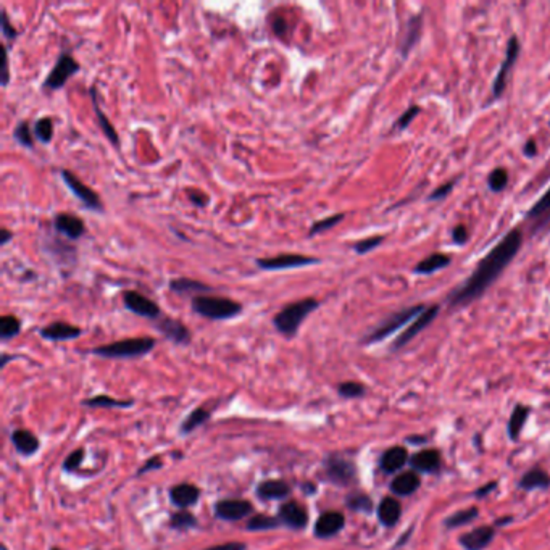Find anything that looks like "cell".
Masks as SVG:
<instances>
[{"label": "cell", "instance_id": "d6a6232c", "mask_svg": "<svg viewBox=\"0 0 550 550\" xmlns=\"http://www.w3.org/2000/svg\"><path fill=\"white\" fill-rule=\"evenodd\" d=\"M132 404H135L132 400L111 399L110 396H106V394H99V396H95V397L83 400V405H86V407H94V408H110V407L130 408Z\"/></svg>", "mask_w": 550, "mask_h": 550}, {"label": "cell", "instance_id": "91938a15", "mask_svg": "<svg viewBox=\"0 0 550 550\" xmlns=\"http://www.w3.org/2000/svg\"><path fill=\"white\" fill-rule=\"evenodd\" d=\"M0 236H2L0 238V245H7L13 239V233L7 228H2L0 229Z\"/></svg>", "mask_w": 550, "mask_h": 550}, {"label": "cell", "instance_id": "ba28073f", "mask_svg": "<svg viewBox=\"0 0 550 550\" xmlns=\"http://www.w3.org/2000/svg\"><path fill=\"white\" fill-rule=\"evenodd\" d=\"M319 259L308 257V255L302 254H281L276 257H266V259H257L259 268L265 271H277V270H292V268H303V266L318 265Z\"/></svg>", "mask_w": 550, "mask_h": 550}, {"label": "cell", "instance_id": "1f68e13d", "mask_svg": "<svg viewBox=\"0 0 550 550\" xmlns=\"http://www.w3.org/2000/svg\"><path fill=\"white\" fill-rule=\"evenodd\" d=\"M451 255H446V254H432L429 257H426L423 261H420L418 265L415 266V273H420V275H431L434 273L437 270H442L446 268V266L451 265Z\"/></svg>", "mask_w": 550, "mask_h": 550}, {"label": "cell", "instance_id": "ffe728a7", "mask_svg": "<svg viewBox=\"0 0 550 550\" xmlns=\"http://www.w3.org/2000/svg\"><path fill=\"white\" fill-rule=\"evenodd\" d=\"M199 497H200V489L194 484L183 483V484H176L170 489V499H172L173 504L181 510L195 505L197 502H199Z\"/></svg>", "mask_w": 550, "mask_h": 550}, {"label": "cell", "instance_id": "8fae6325", "mask_svg": "<svg viewBox=\"0 0 550 550\" xmlns=\"http://www.w3.org/2000/svg\"><path fill=\"white\" fill-rule=\"evenodd\" d=\"M123 303L130 312L139 315V317L153 319V322L162 317V310H160L158 303L141 292L125 291L123 292Z\"/></svg>", "mask_w": 550, "mask_h": 550}, {"label": "cell", "instance_id": "2e32d148", "mask_svg": "<svg viewBox=\"0 0 550 550\" xmlns=\"http://www.w3.org/2000/svg\"><path fill=\"white\" fill-rule=\"evenodd\" d=\"M526 220H530L532 223V228H531L532 234L550 228V188L546 194H544L541 199H539L536 204L528 210Z\"/></svg>", "mask_w": 550, "mask_h": 550}, {"label": "cell", "instance_id": "4fadbf2b", "mask_svg": "<svg viewBox=\"0 0 550 550\" xmlns=\"http://www.w3.org/2000/svg\"><path fill=\"white\" fill-rule=\"evenodd\" d=\"M153 324L155 328L165 336V338L173 341L174 344L188 345L191 343L192 334L189 328L181 322H178V319H174L172 317H160L158 319H155Z\"/></svg>", "mask_w": 550, "mask_h": 550}, {"label": "cell", "instance_id": "6da1fadb", "mask_svg": "<svg viewBox=\"0 0 550 550\" xmlns=\"http://www.w3.org/2000/svg\"><path fill=\"white\" fill-rule=\"evenodd\" d=\"M523 244V234L520 229L509 231L504 239L479 261L474 273L463 282V286L448 294V305L463 307L478 301L483 294L494 284V281L502 275L511 260L520 252Z\"/></svg>", "mask_w": 550, "mask_h": 550}, {"label": "cell", "instance_id": "7bdbcfd3", "mask_svg": "<svg viewBox=\"0 0 550 550\" xmlns=\"http://www.w3.org/2000/svg\"><path fill=\"white\" fill-rule=\"evenodd\" d=\"M34 135L42 144H49L53 137V121L49 116L37 120L34 125Z\"/></svg>", "mask_w": 550, "mask_h": 550}, {"label": "cell", "instance_id": "11a10c76", "mask_svg": "<svg viewBox=\"0 0 550 550\" xmlns=\"http://www.w3.org/2000/svg\"><path fill=\"white\" fill-rule=\"evenodd\" d=\"M188 199L191 200L192 205H195V207H199V208L208 205V202H210V199H208L207 194H204V192L192 191V189L188 191Z\"/></svg>", "mask_w": 550, "mask_h": 550}, {"label": "cell", "instance_id": "44dd1931", "mask_svg": "<svg viewBox=\"0 0 550 550\" xmlns=\"http://www.w3.org/2000/svg\"><path fill=\"white\" fill-rule=\"evenodd\" d=\"M495 531L493 526H479L476 530L465 532L460 537V544L467 550H483L493 542Z\"/></svg>", "mask_w": 550, "mask_h": 550}, {"label": "cell", "instance_id": "8992f818", "mask_svg": "<svg viewBox=\"0 0 550 550\" xmlns=\"http://www.w3.org/2000/svg\"><path fill=\"white\" fill-rule=\"evenodd\" d=\"M60 174H62L63 183L68 186V189L73 192L74 197H76L78 200H81V204L86 207L88 210L99 212V213L104 212L102 200H100L99 194L92 188H89V186L84 184L83 181L79 179L73 172H69V170H62Z\"/></svg>", "mask_w": 550, "mask_h": 550}, {"label": "cell", "instance_id": "ac0fdd59", "mask_svg": "<svg viewBox=\"0 0 550 550\" xmlns=\"http://www.w3.org/2000/svg\"><path fill=\"white\" fill-rule=\"evenodd\" d=\"M344 525L345 518L341 511H326L315 523V534H317V537L322 539L333 537L343 530Z\"/></svg>", "mask_w": 550, "mask_h": 550}, {"label": "cell", "instance_id": "6f0895ef", "mask_svg": "<svg viewBox=\"0 0 550 550\" xmlns=\"http://www.w3.org/2000/svg\"><path fill=\"white\" fill-rule=\"evenodd\" d=\"M205 550H247V544H244V542H226V544H220V546L208 547Z\"/></svg>", "mask_w": 550, "mask_h": 550}, {"label": "cell", "instance_id": "836d02e7", "mask_svg": "<svg viewBox=\"0 0 550 550\" xmlns=\"http://www.w3.org/2000/svg\"><path fill=\"white\" fill-rule=\"evenodd\" d=\"M528 416H530V408H528L526 405H516L509 421V436L514 441L520 437V432L526 423Z\"/></svg>", "mask_w": 550, "mask_h": 550}, {"label": "cell", "instance_id": "e7e4bbea", "mask_svg": "<svg viewBox=\"0 0 550 550\" xmlns=\"http://www.w3.org/2000/svg\"><path fill=\"white\" fill-rule=\"evenodd\" d=\"M50 550H60V549H58V547H52Z\"/></svg>", "mask_w": 550, "mask_h": 550}, {"label": "cell", "instance_id": "7dc6e473", "mask_svg": "<svg viewBox=\"0 0 550 550\" xmlns=\"http://www.w3.org/2000/svg\"><path fill=\"white\" fill-rule=\"evenodd\" d=\"M83 462H84V448H76V451H73L65 458L63 469H65V472H74V469H78L79 467H81Z\"/></svg>", "mask_w": 550, "mask_h": 550}, {"label": "cell", "instance_id": "ab89813d", "mask_svg": "<svg viewBox=\"0 0 550 550\" xmlns=\"http://www.w3.org/2000/svg\"><path fill=\"white\" fill-rule=\"evenodd\" d=\"M478 509L476 507H469V509H465L457 511V514H453L452 516H448L446 520V526L451 528H458V526H463V525H468V523H472L474 518H478Z\"/></svg>", "mask_w": 550, "mask_h": 550}, {"label": "cell", "instance_id": "d4e9b609", "mask_svg": "<svg viewBox=\"0 0 550 550\" xmlns=\"http://www.w3.org/2000/svg\"><path fill=\"white\" fill-rule=\"evenodd\" d=\"M12 442L17 452L25 457H31L39 451V439L28 429H17L12 434Z\"/></svg>", "mask_w": 550, "mask_h": 550}, {"label": "cell", "instance_id": "277c9868", "mask_svg": "<svg viewBox=\"0 0 550 550\" xmlns=\"http://www.w3.org/2000/svg\"><path fill=\"white\" fill-rule=\"evenodd\" d=\"M153 347V338H131L99 345L90 352L97 357H104V359H139V357H144L149 352H152Z\"/></svg>", "mask_w": 550, "mask_h": 550}, {"label": "cell", "instance_id": "74e56055", "mask_svg": "<svg viewBox=\"0 0 550 550\" xmlns=\"http://www.w3.org/2000/svg\"><path fill=\"white\" fill-rule=\"evenodd\" d=\"M280 525H282L280 518L268 516V515H255L254 518H250L247 521V530L249 531H268L275 530Z\"/></svg>", "mask_w": 550, "mask_h": 550}, {"label": "cell", "instance_id": "c3c4849f", "mask_svg": "<svg viewBox=\"0 0 550 550\" xmlns=\"http://www.w3.org/2000/svg\"><path fill=\"white\" fill-rule=\"evenodd\" d=\"M418 114H420V106L418 105H412V106H410V109L405 110L404 114L399 116V120L396 123L397 130H407V128L410 126V123H412L416 118V116H418Z\"/></svg>", "mask_w": 550, "mask_h": 550}, {"label": "cell", "instance_id": "4316f807", "mask_svg": "<svg viewBox=\"0 0 550 550\" xmlns=\"http://www.w3.org/2000/svg\"><path fill=\"white\" fill-rule=\"evenodd\" d=\"M420 484H421V479L418 476V473L405 472L394 478V481L391 483V490L396 495H410L420 488Z\"/></svg>", "mask_w": 550, "mask_h": 550}, {"label": "cell", "instance_id": "4dcf8cb0", "mask_svg": "<svg viewBox=\"0 0 550 550\" xmlns=\"http://www.w3.org/2000/svg\"><path fill=\"white\" fill-rule=\"evenodd\" d=\"M518 486L525 490L547 489L550 488V476L542 468H531L530 472L520 479V484Z\"/></svg>", "mask_w": 550, "mask_h": 550}, {"label": "cell", "instance_id": "cb8c5ba5", "mask_svg": "<svg viewBox=\"0 0 550 550\" xmlns=\"http://www.w3.org/2000/svg\"><path fill=\"white\" fill-rule=\"evenodd\" d=\"M291 494V488L286 481L281 479H268L259 484L257 495L263 500H280L284 499Z\"/></svg>", "mask_w": 550, "mask_h": 550}, {"label": "cell", "instance_id": "7c38bea8", "mask_svg": "<svg viewBox=\"0 0 550 550\" xmlns=\"http://www.w3.org/2000/svg\"><path fill=\"white\" fill-rule=\"evenodd\" d=\"M439 308H441L439 305L426 307V308H425V312L421 313V315H418V317H416V318L413 319V322L408 324L407 329H405L404 333L399 336V338L396 339V343L392 344V349H394V350L402 349L404 345H407V344L410 343V341H412L413 338H416V336H418V334L421 333V331L428 328L429 324L436 319L437 313H439Z\"/></svg>", "mask_w": 550, "mask_h": 550}, {"label": "cell", "instance_id": "681fc988", "mask_svg": "<svg viewBox=\"0 0 550 550\" xmlns=\"http://www.w3.org/2000/svg\"><path fill=\"white\" fill-rule=\"evenodd\" d=\"M0 18H2V34L7 41L13 42L18 37V31L15 29V26H12L8 20V15L5 12V8H0Z\"/></svg>", "mask_w": 550, "mask_h": 550}, {"label": "cell", "instance_id": "8d00e7d4", "mask_svg": "<svg viewBox=\"0 0 550 550\" xmlns=\"http://www.w3.org/2000/svg\"><path fill=\"white\" fill-rule=\"evenodd\" d=\"M21 331V322L20 318L15 317V315H4L0 318V338L2 341H8L18 336Z\"/></svg>", "mask_w": 550, "mask_h": 550}, {"label": "cell", "instance_id": "3957f363", "mask_svg": "<svg viewBox=\"0 0 550 550\" xmlns=\"http://www.w3.org/2000/svg\"><path fill=\"white\" fill-rule=\"evenodd\" d=\"M192 312L200 317L213 319V322H223V319L236 318L242 313V305L233 298L220 296H199L194 297L191 302Z\"/></svg>", "mask_w": 550, "mask_h": 550}, {"label": "cell", "instance_id": "f546056e", "mask_svg": "<svg viewBox=\"0 0 550 550\" xmlns=\"http://www.w3.org/2000/svg\"><path fill=\"white\" fill-rule=\"evenodd\" d=\"M89 92H90V99H92L94 111H95V115H97V121H99L100 128H102V132L105 135V137L109 139L111 144H114V147L120 149V136H118V132H116L114 125H111V123L109 121V118H106L104 111L100 110L99 102H97V94H95V88H90Z\"/></svg>", "mask_w": 550, "mask_h": 550}, {"label": "cell", "instance_id": "d6986e66", "mask_svg": "<svg viewBox=\"0 0 550 550\" xmlns=\"http://www.w3.org/2000/svg\"><path fill=\"white\" fill-rule=\"evenodd\" d=\"M39 334L47 341H71L83 334V329L67 322H53L39 329Z\"/></svg>", "mask_w": 550, "mask_h": 550}, {"label": "cell", "instance_id": "816d5d0a", "mask_svg": "<svg viewBox=\"0 0 550 550\" xmlns=\"http://www.w3.org/2000/svg\"><path fill=\"white\" fill-rule=\"evenodd\" d=\"M468 239H469V233L467 226H465V224H457L452 231V241L458 245H463L468 242Z\"/></svg>", "mask_w": 550, "mask_h": 550}, {"label": "cell", "instance_id": "94428289", "mask_svg": "<svg viewBox=\"0 0 550 550\" xmlns=\"http://www.w3.org/2000/svg\"><path fill=\"white\" fill-rule=\"evenodd\" d=\"M495 486H497V483H494V481H493V483H489L488 486H484V488H481L479 490H476V497L481 499V497H484V495H488V494L490 493V490H494V489H495Z\"/></svg>", "mask_w": 550, "mask_h": 550}, {"label": "cell", "instance_id": "30bf717a", "mask_svg": "<svg viewBox=\"0 0 550 550\" xmlns=\"http://www.w3.org/2000/svg\"><path fill=\"white\" fill-rule=\"evenodd\" d=\"M520 41H518L516 36H511L509 42H507V50H505V58L502 62V65L499 68L497 74H495L494 84H493V95L494 97H500L504 94V90L507 88V83H509L510 71L514 68L518 55H520Z\"/></svg>", "mask_w": 550, "mask_h": 550}, {"label": "cell", "instance_id": "f5cc1de1", "mask_svg": "<svg viewBox=\"0 0 550 550\" xmlns=\"http://www.w3.org/2000/svg\"><path fill=\"white\" fill-rule=\"evenodd\" d=\"M2 49V55H4V62H2V74H0V84H2L4 88L8 86L10 83V68H8V50L7 47L2 46L0 47Z\"/></svg>", "mask_w": 550, "mask_h": 550}, {"label": "cell", "instance_id": "484cf974", "mask_svg": "<svg viewBox=\"0 0 550 550\" xmlns=\"http://www.w3.org/2000/svg\"><path fill=\"white\" fill-rule=\"evenodd\" d=\"M407 458H408L407 448L400 446L391 447L387 448V451L384 452V455L381 457V468L386 473H396L404 467L405 463H407Z\"/></svg>", "mask_w": 550, "mask_h": 550}, {"label": "cell", "instance_id": "7402d4cb", "mask_svg": "<svg viewBox=\"0 0 550 550\" xmlns=\"http://www.w3.org/2000/svg\"><path fill=\"white\" fill-rule=\"evenodd\" d=\"M168 284H170V289H172L174 294H179V296L199 297L213 291L212 286L205 284V282L191 280V277H176V280L170 281Z\"/></svg>", "mask_w": 550, "mask_h": 550}, {"label": "cell", "instance_id": "5b68a950", "mask_svg": "<svg viewBox=\"0 0 550 550\" xmlns=\"http://www.w3.org/2000/svg\"><path fill=\"white\" fill-rule=\"evenodd\" d=\"M425 308L426 307L423 305V303H420V305L407 307V308L400 310V312L389 315V317L386 319H383V322L379 323L370 334H366L365 338H363V344H375V343H379V341L389 338V336L396 333V331L405 326L407 323L413 322L418 315L425 312Z\"/></svg>", "mask_w": 550, "mask_h": 550}, {"label": "cell", "instance_id": "60d3db41", "mask_svg": "<svg viewBox=\"0 0 550 550\" xmlns=\"http://www.w3.org/2000/svg\"><path fill=\"white\" fill-rule=\"evenodd\" d=\"M13 137L20 146L33 149L34 147V137H33V130H31L29 121H21L18 123V126L15 128Z\"/></svg>", "mask_w": 550, "mask_h": 550}, {"label": "cell", "instance_id": "b9f144b4", "mask_svg": "<svg viewBox=\"0 0 550 550\" xmlns=\"http://www.w3.org/2000/svg\"><path fill=\"white\" fill-rule=\"evenodd\" d=\"M488 186L493 192H502L509 186V172L505 168H495L488 178Z\"/></svg>", "mask_w": 550, "mask_h": 550}, {"label": "cell", "instance_id": "83f0119b", "mask_svg": "<svg viewBox=\"0 0 550 550\" xmlns=\"http://www.w3.org/2000/svg\"><path fill=\"white\" fill-rule=\"evenodd\" d=\"M421 29H423V15H415V17L408 20L407 33H405L404 42L402 46H400V52H402L404 57H407L408 52L418 44Z\"/></svg>", "mask_w": 550, "mask_h": 550}, {"label": "cell", "instance_id": "9c48e42d", "mask_svg": "<svg viewBox=\"0 0 550 550\" xmlns=\"http://www.w3.org/2000/svg\"><path fill=\"white\" fill-rule=\"evenodd\" d=\"M324 478L338 486H349L355 479V467L339 453H333L324 460Z\"/></svg>", "mask_w": 550, "mask_h": 550}, {"label": "cell", "instance_id": "f907efd6", "mask_svg": "<svg viewBox=\"0 0 550 550\" xmlns=\"http://www.w3.org/2000/svg\"><path fill=\"white\" fill-rule=\"evenodd\" d=\"M271 31H273L275 36L281 37V39H284L286 34H287V21L284 17H281V15H273V18H271Z\"/></svg>", "mask_w": 550, "mask_h": 550}, {"label": "cell", "instance_id": "5bb4252c", "mask_svg": "<svg viewBox=\"0 0 550 550\" xmlns=\"http://www.w3.org/2000/svg\"><path fill=\"white\" fill-rule=\"evenodd\" d=\"M252 504L241 499H226L215 504V515L224 521H239L252 514Z\"/></svg>", "mask_w": 550, "mask_h": 550}, {"label": "cell", "instance_id": "603a6c76", "mask_svg": "<svg viewBox=\"0 0 550 550\" xmlns=\"http://www.w3.org/2000/svg\"><path fill=\"white\" fill-rule=\"evenodd\" d=\"M410 465L415 472L436 473L441 467V453L434 448H426V451L415 453L413 458H410Z\"/></svg>", "mask_w": 550, "mask_h": 550}, {"label": "cell", "instance_id": "e575fe53", "mask_svg": "<svg viewBox=\"0 0 550 550\" xmlns=\"http://www.w3.org/2000/svg\"><path fill=\"white\" fill-rule=\"evenodd\" d=\"M208 418H210V412H207L205 408H195L194 412H191L188 415V418L183 421V425H181V432H183V434H189V432L197 429L199 426L207 423Z\"/></svg>", "mask_w": 550, "mask_h": 550}, {"label": "cell", "instance_id": "e0dca14e", "mask_svg": "<svg viewBox=\"0 0 550 550\" xmlns=\"http://www.w3.org/2000/svg\"><path fill=\"white\" fill-rule=\"evenodd\" d=\"M280 520L282 525L292 528V530H303L308 523V514L298 502H284L280 507Z\"/></svg>", "mask_w": 550, "mask_h": 550}, {"label": "cell", "instance_id": "9a60e30c", "mask_svg": "<svg viewBox=\"0 0 550 550\" xmlns=\"http://www.w3.org/2000/svg\"><path fill=\"white\" fill-rule=\"evenodd\" d=\"M53 228L57 233H60L62 236L68 238L69 241H78L79 238L84 236L86 233V224L79 216L69 215V213H58L53 218Z\"/></svg>", "mask_w": 550, "mask_h": 550}, {"label": "cell", "instance_id": "9f6ffc18", "mask_svg": "<svg viewBox=\"0 0 550 550\" xmlns=\"http://www.w3.org/2000/svg\"><path fill=\"white\" fill-rule=\"evenodd\" d=\"M162 457H151L149 458V460L146 462V465H144V467H141L139 468V472H137V476H141V474H146V473H149V472H155V469H158V468H162Z\"/></svg>", "mask_w": 550, "mask_h": 550}, {"label": "cell", "instance_id": "52a82bcc", "mask_svg": "<svg viewBox=\"0 0 550 550\" xmlns=\"http://www.w3.org/2000/svg\"><path fill=\"white\" fill-rule=\"evenodd\" d=\"M79 69H81L79 63L74 60L69 53L63 52L62 55L58 57L55 67H53L50 69V73L47 74V78H46L44 84H42V88L49 89V90L62 89L69 81V78H71L73 74H76Z\"/></svg>", "mask_w": 550, "mask_h": 550}, {"label": "cell", "instance_id": "7a4b0ae2", "mask_svg": "<svg viewBox=\"0 0 550 550\" xmlns=\"http://www.w3.org/2000/svg\"><path fill=\"white\" fill-rule=\"evenodd\" d=\"M318 307L319 302L315 297H305L302 298V301L287 303V305L282 307L280 312L275 315V328L277 329V333L284 336V338L291 339L297 334L303 319H305L310 313H313Z\"/></svg>", "mask_w": 550, "mask_h": 550}, {"label": "cell", "instance_id": "be15d7a7", "mask_svg": "<svg viewBox=\"0 0 550 550\" xmlns=\"http://www.w3.org/2000/svg\"><path fill=\"white\" fill-rule=\"evenodd\" d=\"M12 359H13V357H10V355H7V354H4V355H2V363H0V366L4 368V366L8 363V360H12Z\"/></svg>", "mask_w": 550, "mask_h": 550}, {"label": "cell", "instance_id": "f1b7e54d", "mask_svg": "<svg viewBox=\"0 0 550 550\" xmlns=\"http://www.w3.org/2000/svg\"><path fill=\"white\" fill-rule=\"evenodd\" d=\"M400 514H402V507H400V502L394 497L383 499V502L378 507V518L384 526L391 528L396 525Z\"/></svg>", "mask_w": 550, "mask_h": 550}, {"label": "cell", "instance_id": "f6af8a7d", "mask_svg": "<svg viewBox=\"0 0 550 550\" xmlns=\"http://www.w3.org/2000/svg\"><path fill=\"white\" fill-rule=\"evenodd\" d=\"M347 507L354 511H370L373 509V502L366 494L357 493L350 494L349 497H347Z\"/></svg>", "mask_w": 550, "mask_h": 550}, {"label": "cell", "instance_id": "d590c367", "mask_svg": "<svg viewBox=\"0 0 550 550\" xmlns=\"http://www.w3.org/2000/svg\"><path fill=\"white\" fill-rule=\"evenodd\" d=\"M197 526V518L188 510H178L170 516V528L178 531H186Z\"/></svg>", "mask_w": 550, "mask_h": 550}, {"label": "cell", "instance_id": "db71d44e", "mask_svg": "<svg viewBox=\"0 0 550 550\" xmlns=\"http://www.w3.org/2000/svg\"><path fill=\"white\" fill-rule=\"evenodd\" d=\"M453 188H455V181H448V183L439 186V188H437L436 191H432V194L429 195V200L444 199V197H447L448 194H451Z\"/></svg>", "mask_w": 550, "mask_h": 550}, {"label": "cell", "instance_id": "ee69618b", "mask_svg": "<svg viewBox=\"0 0 550 550\" xmlns=\"http://www.w3.org/2000/svg\"><path fill=\"white\" fill-rule=\"evenodd\" d=\"M338 392L341 397L344 399H357L362 397L365 394V386L357 381H345L341 383L338 386Z\"/></svg>", "mask_w": 550, "mask_h": 550}, {"label": "cell", "instance_id": "680465c9", "mask_svg": "<svg viewBox=\"0 0 550 550\" xmlns=\"http://www.w3.org/2000/svg\"><path fill=\"white\" fill-rule=\"evenodd\" d=\"M523 153H525L526 157H534V155L537 153V146L532 139H530V141L525 144V147H523Z\"/></svg>", "mask_w": 550, "mask_h": 550}, {"label": "cell", "instance_id": "bcb514c9", "mask_svg": "<svg viewBox=\"0 0 550 550\" xmlns=\"http://www.w3.org/2000/svg\"><path fill=\"white\" fill-rule=\"evenodd\" d=\"M384 241L383 236H371V238H366V239H362V241L355 242L354 245V250L359 255H365L368 252H371V250L378 249L381 242Z\"/></svg>", "mask_w": 550, "mask_h": 550}, {"label": "cell", "instance_id": "6125c7cd", "mask_svg": "<svg viewBox=\"0 0 550 550\" xmlns=\"http://www.w3.org/2000/svg\"><path fill=\"white\" fill-rule=\"evenodd\" d=\"M303 489H305V493H312V494L315 493V490H317V488H315V486H313L312 483H310V484L307 483L305 486H303Z\"/></svg>", "mask_w": 550, "mask_h": 550}, {"label": "cell", "instance_id": "f35d334b", "mask_svg": "<svg viewBox=\"0 0 550 550\" xmlns=\"http://www.w3.org/2000/svg\"><path fill=\"white\" fill-rule=\"evenodd\" d=\"M344 218H345L344 213H338V215H331V216L323 218V220L315 221L308 229V238H315V236H318V234L329 231L331 228H334L336 224H339L341 221L344 220Z\"/></svg>", "mask_w": 550, "mask_h": 550}]
</instances>
